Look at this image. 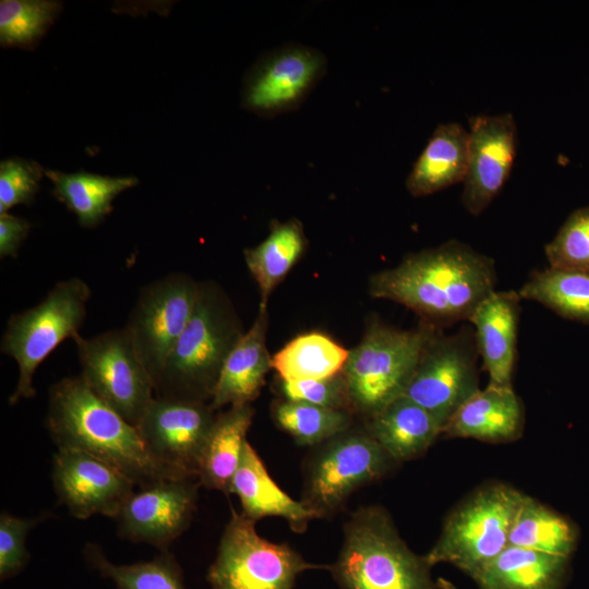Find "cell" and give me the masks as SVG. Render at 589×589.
<instances>
[{
    "label": "cell",
    "instance_id": "22",
    "mask_svg": "<svg viewBox=\"0 0 589 589\" xmlns=\"http://www.w3.org/2000/svg\"><path fill=\"white\" fill-rule=\"evenodd\" d=\"M364 428L394 461L420 457L443 434L440 421L405 396L368 419Z\"/></svg>",
    "mask_w": 589,
    "mask_h": 589
},
{
    "label": "cell",
    "instance_id": "29",
    "mask_svg": "<svg viewBox=\"0 0 589 589\" xmlns=\"http://www.w3.org/2000/svg\"><path fill=\"white\" fill-rule=\"evenodd\" d=\"M349 350L320 332L301 334L272 357L278 378L306 381L332 377L342 372Z\"/></svg>",
    "mask_w": 589,
    "mask_h": 589
},
{
    "label": "cell",
    "instance_id": "3",
    "mask_svg": "<svg viewBox=\"0 0 589 589\" xmlns=\"http://www.w3.org/2000/svg\"><path fill=\"white\" fill-rule=\"evenodd\" d=\"M431 567L407 545L388 512L376 505L349 516L337 558L327 565L340 589H455L445 579L434 580Z\"/></svg>",
    "mask_w": 589,
    "mask_h": 589
},
{
    "label": "cell",
    "instance_id": "35",
    "mask_svg": "<svg viewBox=\"0 0 589 589\" xmlns=\"http://www.w3.org/2000/svg\"><path fill=\"white\" fill-rule=\"evenodd\" d=\"M276 389L281 399L353 413L342 372L322 380L284 381L277 377Z\"/></svg>",
    "mask_w": 589,
    "mask_h": 589
},
{
    "label": "cell",
    "instance_id": "21",
    "mask_svg": "<svg viewBox=\"0 0 589 589\" xmlns=\"http://www.w3.org/2000/svg\"><path fill=\"white\" fill-rule=\"evenodd\" d=\"M228 494L238 496L242 514L257 521L264 517L287 520L293 532L302 533L316 515L301 501L283 491L269 476L261 457L247 441Z\"/></svg>",
    "mask_w": 589,
    "mask_h": 589
},
{
    "label": "cell",
    "instance_id": "30",
    "mask_svg": "<svg viewBox=\"0 0 589 589\" xmlns=\"http://www.w3.org/2000/svg\"><path fill=\"white\" fill-rule=\"evenodd\" d=\"M557 315L589 325V274L548 267L531 273L518 290Z\"/></svg>",
    "mask_w": 589,
    "mask_h": 589
},
{
    "label": "cell",
    "instance_id": "18",
    "mask_svg": "<svg viewBox=\"0 0 589 589\" xmlns=\"http://www.w3.org/2000/svg\"><path fill=\"white\" fill-rule=\"evenodd\" d=\"M521 300L518 291L494 290L468 321L483 369L489 374L488 385L513 387Z\"/></svg>",
    "mask_w": 589,
    "mask_h": 589
},
{
    "label": "cell",
    "instance_id": "7",
    "mask_svg": "<svg viewBox=\"0 0 589 589\" xmlns=\"http://www.w3.org/2000/svg\"><path fill=\"white\" fill-rule=\"evenodd\" d=\"M524 496L504 483L474 491L445 519L437 541L424 555L428 563H448L473 578L508 545Z\"/></svg>",
    "mask_w": 589,
    "mask_h": 589
},
{
    "label": "cell",
    "instance_id": "19",
    "mask_svg": "<svg viewBox=\"0 0 589 589\" xmlns=\"http://www.w3.org/2000/svg\"><path fill=\"white\" fill-rule=\"evenodd\" d=\"M267 325V306L260 305L253 324L237 341L221 368L209 401L214 410L251 404L260 395L265 376L273 369L266 348Z\"/></svg>",
    "mask_w": 589,
    "mask_h": 589
},
{
    "label": "cell",
    "instance_id": "8",
    "mask_svg": "<svg viewBox=\"0 0 589 589\" xmlns=\"http://www.w3.org/2000/svg\"><path fill=\"white\" fill-rule=\"evenodd\" d=\"M255 522L231 507L206 576L212 589H293L301 573L327 569L308 562L287 543L261 537Z\"/></svg>",
    "mask_w": 589,
    "mask_h": 589
},
{
    "label": "cell",
    "instance_id": "27",
    "mask_svg": "<svg viewBox=\"0 0 589 589\" xmlns=\"http://www.w3.org/2000/svg\"><path fill=\"white\" fill-rule=\"evenodd\" d=\"M53 184V195L73 212L80 225L93 228L112 209V201L121 192L135 187L137 178L108 177L79 171L64 173L45 170Z\"/></svg>",
    "mask_w": 589,
    "mask_h": 589
},
{
    "label": "cell",
    "instance_id": "20",
    "mask_svg": "<svg viewBox=\"0 0 589 589\" xmlns=\"http://www.w3.org/2000/svg\"><path fill=\"white\" fill-rule=\"evenodd\" d=\"M525 408L514 387L488 385L455 413L445 426L447 437L507 443L521 436Z\"/></svg>",
    "mask_w": 589,
    "mask_h": 589
},
{
    "label": "cell",
    "instance_id": "34",
    "mask_svg": "<svg viewBox=\"0 0 589 589\" xmlns=\"http://www.w3.org/2000/svg\"><path fill=\"white\" fill-rule=\"evenodd\" d=\"M544 253L552 268L589 274V206L569 214Z\"/></svg>",
    "mask_w": 589,
    "mask_h": 589
},
{
    "label": "cell",
    "instance_id": "17",
    "mask_svg": "<svg viewBox=\"0 0 589 589\" xmlns=\"http://www.w3.org/2000/svg\"><path fill=\"white\" fill-rule=\"evenodd\" d=\"M52 482L59 500L77 519L115 518L135 484L100 459L75 449H57Z\"/></svg>",
    "mask_w": 589,
    "mask_h": 589
},
{
    "label": "cell",
    "instance_id": "37",
    "mask_svg": "<svg viewBox=\"0 0 589 589\" xmlns=\"http://www.w3.org/2000/svg\"><path fill=\"white\" fill-rule=\"evenodd\" d=\"M41 518H22L9 513L0 515V578L19 575L29 561L26 538Z\"/></svg>",
    "mask_w": 589,
    "mask_h": 589
},
{
    "label": "cell",
    "instance_id": "31",
    "mask_svg": "<svg viewBox=\"0 0 589 589\" xmlns=\"http://www.w3.org/2000/svg\"><path fill=\"white\" fill-rule=\"evenodd\" d=\"M83 555L88 566L110 579L117 589H185L181 567L169 551L153 560L127 565L109 561L95 543H87Z\"/></svg>",
    "mask_w": 589,
    "mask_h": 589
},
{
    "label": "cell",
    "instance_id": "9",
    "mask_svg": "<svg viewBox=\"0 0 589 589\" xmlns=\"http://www.w3.org/2000/svg\"><path fill=\"white\" fill-rule=\"evenodd\" d=\"M317 446L305 467L300 500L317 518L335 514L356 490L383 477L394 462L365 428L351 426Z\"/></svg>",
    "mask_w": 589,
    "mask_h": 589
},
{
    "label": "cell",
    "instance_id": "10",
    "mask_svg": "<svg viewBox=\"0 0 589 589\" xmlns=\"http://www.w3.org/2000/svg\"><path fill=\"white\" fill-rule=\"evenodd\" d=\"M80 376L93 393L136 426L155 397L153 381L124 327L85 338L75 335Z\"/></svg>",
    "mask_w": 589,
    "mask_h": 589
},
{
    "label": "cell",
    "instance_id": "15",
    "mask_svg": "<svg viewBox=\"0 0 589 589\" xmlns=\"http://www.w3.org/2000/svg\"><path fill=\"white\" fill-rule=\"evenodd\" d=\"M201 485L195 477L139 488L115 517L120 537L168 551L189 527Z\"/></svg>",
    "mask_w": 589,
    "mask_h": 589
},
{
    "label": "cell",
    "instance_id": "16",
    "mask_svg": "<svg viewBox=\"0 0 589 589\" xmlns=\"http://www.w3.org/2000/svg\"><path fill=\"white\" fill-rule=\"evenodd\" d=\"M468 167L461 203L480 215L506 183L517 152L518 132L512 113L479 115L469 119Z\"/></svg>",
    "mask_w": 589,
    "mask_h": 589
},
{
    "label": "cell",
    "instance_id": "23",
    "mask_svg": "<svg viewBox=\"0 0 589 589\" xmlns=\"http://www.w3.org/2000/svg\"><path fill=\"white\" fill-rule=\"evenodd\" d=\"M468 151L469 133L462 125H437L406 179L408 192L414 197L426 196L464 182Z\"/></svg>",
    "mask_w": 589,
    "mask_h": 589
},
{
    "label": "cell",
    "instance_id": "32",
    "mask_svg": "<svg viewBox=\"0 0 589 589\" xmlns=\"http://www.w3.org/2000/svg\"><path fill=\"white\" fill-rule=\"evenodd\" d=\"M272 416L276 425L299 445H320L352 426L353 413L287 399L275 400Z\"/></svg>",
    "mask_w": 589,
    "mask_h": 589
},
{
    "label": "cell",
    "instance_id": "2",
    "mask_svg": "<svg viewBox=\"0 0 589 589\" xmlns=\"http://www.w3.org/2000/svg\"><path fill=\"white\" fill-rule=\"evenodd\" d=\"M46 424L58 449L92 455L139 488L190 477L156 460L136 426L97 397L80 375L50 386Z\"/></svg>",
    "mask_w": 589,
    "mask_h": 589
},
{
    "label": "cell",
    "instance_id": "13",
    "mask_svg": "<svg viewBox=\"0 0 589 589\" xmlns=\"http://www.w3.org/2000/svg\"><path fill=\"white\" fill-rule=\"evenodd\" d=\"M326 69V57L313 47L290 43L272 49L245 74L242 106L268 119L297 110Z\"/></svg>",
    "mask_w": 589,
    "mask_h": 589
},
{
    "label": "cell",
    "instance_id": "33",
    "mask_svg": "<svg viewBox=\"0 0 589 589\" xmlns=\"http://www.w3.org/2000/svg\"><path fill=\"white\" fill-rule=\"evenodd\" d=\"M62 9L50 0H1L0 44L2 47L33 48Z\"/></svg>",
    "mask_w": 589,
    "mask_h": 589
},
{
    "label": "cell",
    "instance_id": "6",
    "mask_svg": "<svg viewBox=\"0 0 589 589\" xmlns=\"http://www.w3.org/2000/svg\"><path fill=\"white\" fill-rule=\"evenodd\" d=\"M91 296L83 279L71 277L57 283L36 305L9 317L0 350L13 358L19 368L10 405L35 396L33 380L37 368L63 340L80 334Z\"/></svg>",
    "mask_w": 589,
    "mask_h": 589
},
{
    "label": "cell",
    "instance_id": "26",
    "mask_svg": "<svg viewBox=\"0 0 589 589\" xmlns=\"http://www.w3.org/2000/svg\"><path fill=\"white\" fill-rule=\"evenodd\" d=\"M306 244L303 225L290 218L273 220L268 236L256 247L243 251L247 267L260 289V305L267 306L271 293L300 260Z\"/></svg>",
    "mask_w": 589,
    "mask_h": 589
},
{
    "label": "cell",
    "instance_id": "36",
    "mask_svg": "<svg viewBox=\"0 0 589 589\" xmlns=\"http://www.w3.org/2000/svg\"><path fill=\"white\" fill-rule=\"evenodd\" d=\"M45 171L35 161L20 158L2 160L0 164V214L12 207L29 205L39 189Z\"/></svg>",
    "mask_w": 589,
    "mask_h": 589
},
{
    "label": "cell",
    "instance_id": "12",
    "mask_svg": "<svg viewBox=\"0 0 589 589\" xmlns=\"http://www.w3.org/2000/svg\"><path fill=\"white\" fill-rule=\"evenodd\" d=\"M199 289L190 275L170 273L137 293L124 328L154 385L193 314Z\"/></svg>",
    "mask_w": 589,
    "mask_h": 589
},
{
    "label": "cell",
    "instance_id": "1",
    "mask_svg": "<svg viewBox=\"0 0 589 589\" xmlns=\"http://www.w3.org/2000/svg\"><path fill=\"white\" fill-rule=\"evenodd\" d=\"M496 283L493 257L452 239L372 275L369 289L372 297L402 304L422 323L443 330L469 321Z\"/></svg>",
    "mask_w": 589,
    "mask_h": 589
},
{
    "label": "cell",
    "instance_id": "25",
    "mask_svg": "<svg viewBox=\"0 0 589 589\" xmlns=\"http://www.w3.org/2000/svg\"><path fill=\"white\" fill-rule=\"evenodd\" d=\"M253 416L251 404L231 406L217 413L199 466L201 485L228 494Z\"/></svg>",
    "mask_w": 589,
    "mask_h": 589
},
{
    "label": "cell",
    "instance_id": "14",
    "mask_svg": "<svg viewBox=\"0 0 589 589\" xmlns=\"http://www.w3.org/2000/svg\"><path fill=\"white\" fill-rule=\"evenodd\" d=\"M216 417L209 402L154 397L136 429L156 460L197 478Z\"/></svg>",
    "mask_w": 589,
    "mask_h": 589
},
{
    "label": "cell",
    "instance_id": "24",
    "mask_svg": "<svg viewBox=\"0 0 589 589\" xmlns=\"http://www.w3.org/2000/svg\"><path fill=\"white\" fill-rule=\"evenodd\" d=\"M569 557L507 545L472 579L480 589H564Z\"/></svg>",
    "mask_w": 589,
    "mask_h": 589
},
{
    "label": "cell",
    "instance_id": "5",
    "mask_svg": "<svg viewBox=\"0 0 589 589\" xmlns=\"http://www.w3.org/2000/svg\"><path fill=\"white\" fill-rule=\"evenodd\" d=\"M437 330L422 322L413 329H399L373 320L349 350L342 370L353 413L371 419L401 397Z\"/></svg>",
    "mask_w": 589,
    "mask_h": 589
},
{
    "label": "cell",
    "instance_id": "28",
    "mask_svg": "<svg viewBox=\"0 0 589 589\" xmlns=\"http://www.w3.org/2000/svg\"><path fill=\"white\" fill-rule=\"evenodd\" d=\"M578 540L579 530L575 522L525 495L514 518L508 544L570 557Z\"/></svg>",
    "mask_w": 589,
    "mask_h": 589
},
{
    "label": "cell",
    "instance_id": "38",
    "mask_svg": "<svg viewBox=\"0 0 589 589\" xmlns=\"http://www.w3.org/2000/svg\"><path fill=\"white\" fill-rule=\"evenodd\" d=\"M29 229L31 223L27 219L9 213L0 214V257H17Z\"/></svg>",
    "mask_w": 589,
    "mask_h": 589
},
{
    "label": "cell",
    "instance_id": "4",
    "mask_svg": "<svg viewBox=\"0 0 589 589\" xmlns=\"http://www.w3.org/2000/svg\"><path fill=\"white\" fill-rule=\"evenodd\" d=\"M243 333L224 289L214 281L200 283L193 314L154 385L155 397L209 402L221 368Z\"/></svg>",
    "mask_w": 589,
    "mask_h": 589
},
{
    "label": "cell",
    "instance_id": "11",
    "mask_svg": "<svg viewBox=\"0 0 589 589\" xmlns=\"http://www.w3.org/2000/svg\"><path fill=\"white\" fill-rule=\"evenodd\" d=\"M478 358L471 325L453 334L437 330L402 396L432 413L444 431L464 404L480 390Z\"/></svg>",
    "mask_w": 589,
    "mask_h": 589
}]
</instances>
